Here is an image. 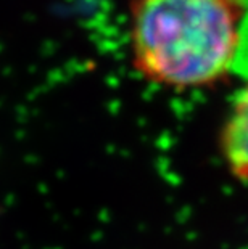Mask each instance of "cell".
Instances as JSON below:
<instances>
[{"mask_svg": "<svg viewBox=\"0 0 248 249\" xmlns=\"http://www.w3.org/2000/svg\"><path fill=\"white\" fill-rule=\"evenodd\" d=\"M247 21L248 0H131V61L174 92L214 86L239 70Z\"/></svg>", "mask_w": 248, "mask_h": 249, "instance_id": "cell-1", "label": "cell"}, {"mask_svg": "<svg viewBox=\"0 0 248 249\" xmlns=\"http://www.w3.org/2000/svg\"><path fill=\"white\" fill-rule=\"evenodd\" d=\"M218 151L229 176L248 183V82L230 100L218 132Z\"/></svg>", "mask_w": 248, "mask_h": 249, "instance_id": "cell-2", "label": "cell"}]
</instances>
